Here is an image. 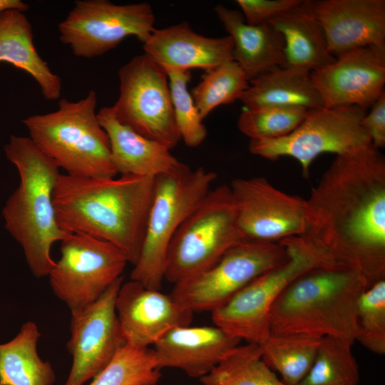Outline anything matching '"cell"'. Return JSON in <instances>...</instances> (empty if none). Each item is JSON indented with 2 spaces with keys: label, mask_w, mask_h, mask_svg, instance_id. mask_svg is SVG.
<instances>
[{
  "label": "cell",
  "mask_w": 385,
  "mask_h": 385,
  "mask_svg": "<svg viewBox=\"0 0 385 385\" xmlns=\"http://www.w3.org/2000/svg\"><path fill=\"white\" fill-rule=\"evenodd\" d=\"M97 117L108 137L117 174L155 178L180 164L170 149L120 123L111 106L101 108Z\"/></svg>",
  "instance_id": "22"
},
{
  "label": "cell",
  "mask_w": 385,
  "mask_h": 385,
  "mask_svg": "<svg viewBox=\"0 0 385 385\" xmlns=\"http://www.w3.org/2000/svg\"><path fill=\"white\" fill-rule=\"evenodd\" d=\"M160 376L153 349L125 344L89 385H156Z\"/></svg>",
  "instance_id": "30"
},
{
  "label": "cell",
  "mask_w": 385,
  "mask_h": 385,
  "mask_svg": "<svg viewBox=\"0 0 385 385\" xmlns=\"http://www.w3.org/2000/svg\"><path fill=\"white\" fill-rule=\"evenodd\" d=\"M118 78L119 96L111 106L115 118L170 150L175 147L181 138L165 70L144 53L121 66Z\"/></svg>",
  "instance_id": "10"
},
{
  "label": "cell",
  "mask_w": 385,
  "mask_h": 385,
  "mask_svg": "<svg viewBox=\"0 0 385 385\" xmlns=\"http://www.w3.org/2000/svg\"><path fill=\"white\" fill-rule=\"evenodd\" d=\"M353 344L335 337L322 338L313 364L298 385H358L360 375Z\"/></svg>",
  "instance_id": "29"
},
{
  "label": "cell",
  "mask_w": 385,
  "mask_h": 385,
  "mask_svg": "<svg viewBox=\"0 0 385 385\" xmlns=\"http://www.w3.org/2000/svg\"><path fill=\"white\" fill-rule=\"evenodd\" d=\"M309 76L324 107L356 106L366 110L384 92L385 45L344 53Z\"/></svg>",
  "instance_id": "16"
},
{
  "label": "cell",
  "mask_w": 385,
  "mask_h": 385,
  "mask_svg": "<svg viewBox=\"0 0 385 385\" xmlns=\"http://www.w3.org/2000/svg\"><path fill=\"white\" fill-rule=\"evenodd\" d=\"M366 113L356 106L310 109L288 135L274 140H250L249 150L270 160L292 158L299 162L302 176L308 178L310 165L319 155H343L372 145L361 125Z\"/></svg>",
  "instance_id": "9"
},
{
  "label": "cell",
  "mask_w": 385,
  "mask_h": 385,
  "mask_svg": "<svg viewBox=\"0 0 385 385\" xmlns=\"http://www.w3.org/2000/svg\"><path fill=\"white\" fill-rule=\"evenodd\" d=\"M229 185L211 189L175 233L164 279L176 284L211 267L244 240Z\"/></svg>",
  "instance_id": "7"
},
{
  "label": "cell",
  "mask_w": 385,
  "mask_h": 385,
  "mask_svg": "<svg viewBox=\"0 0 385 385\" xmlns=\"http://www.w3.org/2000/svg\"><path fill=\"white\" fill-rule=\"evenodd\" d=\"M168 74L175 120L185 144L190 148L200 145L207 136V129L194 103L188 84L189 71H165Z\"/></svg>",
  "instance_id": "34"
},
{
  "label": "cell",
  "mask_w": 385,
  "mask_h": 385,
  "mask_svg": "<svg viewBox=\"0 0 385 385\" xmlns=\"http://www.w3.org/2000/svg\"><path fill=\"white\" fill-rule=\"evenodd\" d=\"M0 62L9 63L31 75L46 100L59 98L61 78L51 71L37 52L32 26L24 12H0Z\"/></svg>",
  "instance_id": "24"
},
{
  "label": "cell",
  "mask_w": 385,
  "mask_h": 385,
  "mask_svg": "<svg viewBox=\"0 0 385 385\" xmlns=\"http://www.w3.org/2000/svg\"><path fill=\"white\" fill-rule=\"evenodd\" d=\"M96 105L97 94L91 90L83 99H60L56 111L22 120L30 139L68 175L109 178L117 174Z\"/></svg>",
  "instance_id": "5"
},
{
  "label": "cell",
  "mask_w": 385,
  "mask_h": 385,
  "mask_svg": "<svg viewBox=\"0 0 385 385\" xmlns=\"http://www.w3.org/2000/svg\"><path fill=\"white\" fill-rule=\"evenodd\" d=\"M214 10L233 42V60L247 81L284 66V43L270 23L250 25L241 12L217 5Z\"/></svg>",
  "instance_id": "21"
},
{
  "label": "cell",
  "mask_w": 385,
  "mask_h": 385,
  "mask_svg": "<svg viewBox=\"0 0 385 385\" xmlns=\"http://www.w3.org/2000/svg\"><path fill=\"white\" fill-rule=\"evenodd\" d=\"M217 178L202 167L180 164L155 177L145 233L130 279L155 289L164 280L169 245L178 228L200 204Z\"/></svg>",
  "instance_id": "6"
},
{
  "label": "cell",
  "mask_w": 385,
  "mask_h": 385,
  "mask_svg": "<svg viewBox=\"0 0 385 385\" xmlns=\"http://www.w3.org/2000/svg\"><path fill=\"white\" fill-rule=\"evenodd\" d=\"M40 337L36 323L29 321L14 338L0 344V385H53L55 371L37 351Z\"/></svg>",
  "instance_id": "26"
},
{
  "label": "cell",
  "mask_w": 385,
  "mask_h": 385,
  "mask_svg": "<svg viewBox=\"0 0 385 385\" xmlns=\"http://www.w3.org/2000/svg\"><path fill=\"white\" fill-rule=\"evenodd\" d=\"M288 257L287 250L280 242L244 240L205 271L175 284L171 295L192 312H211Z\"/></svg>",
  "instance_id": "11"
},
{
  "label": "cell",
  "mask_w": 385,
  "mask_h": 385,
  "mask_svg": "<svg viewBox=\"0 0 385 385\" xmlns=\"http://www.w3.org/2000/svg\"><path fill=\"white\" fill-rule=\"evenodd\" d=\"M307 200L299 236L368 287L385 279V158L373 145L337 155Z\"/></svg>",
  "instance_id": "1"
},
{
  "label": "cell",
  "mask_w": 385,
  "mask_h": 385,
  "mask_svg": "<svg viewBox=\"0 0 385 385\" xmlns=\"http://www.w3.org/2000/svg\"><path fill=\"white\" fill-rule=\"evenodd\" d=\"M248 86L245 73L231 60L206 71L192 90L191 96L204 120L215 108L239 100Z\"/></svg>",
  "instance_id": "31"
},
{
  "label": "cell",
  "mask_w": 385,
  "mask_h": 385,
  "mask_svg": "<svg viewBox=\"0 0 385 385\" xmlns=\"http://www.w3.org/2000/svg\"><path fill=\"white\" fill-rule=\"evenodd\" d=\"M60 252L48 277L53 294L71 315L95 302L122 277L128 263L118 248L85 234H68L61 241Z\"/></svg>",
  "instance_id": "12"
},
{
  "label": "cell",
  "mask_w": 385,
  "mask_h": 385,
  "mask_svg": "<svg viewBox=\"0 0 385 385\" xmlns=\"http://www.w3.org/2000/svg\"><path fill=\"white\" fill-rule=\"evenodd\" d=\"M200 379L210 385H287L265 363L259 345L252 343L235 346Z\"/></svg>",
  "instance_id": "28"
},
{
  "label": "cell",
  "mask_w": 385,
  "mask_h": 385,
  "mask_svg": "<svg viewBox=\"0 0 385 385\" xmlns=\"http://www.w3.org/2000/svg\"><path fill=\"white\" fill-rule=\"evenodd\" d=\"M123 282L122 276L95 302L71 315L70 338L66 347L73 362L64 385H83L125 344L115 306Z\"/></svg>",
  "instance_id": "15"
},
{
  "label": "cell",
  "mask_w": 385,
  "mask_h": 385,
  "mask_svg": "<svg viewBox=\"0 0 385 385\" xmlns=\"http://www.w3.org/2000/svg\"><path fill=\"white\" fill-rule=\"evenodd\" d=\"M229 186L245 240L279 242L304 233L306 200L277 189L264 177L236 178Z\"/></svg>",
  "instance_id": "14"
},
{
  "label": "cell",
  "mask_w": 385,
  "mask_h": 385,
  "mask_svg": "<svg viewBox=\"0 0 385 385\" xmlns=\"http://www.w3.org/2000/svg\"><path fill=\"white\" fill-rule=\"evenodd\" d=\"M322 338L300 334H272L259 347L265 363L287 385H298L309 371Z\"/></svg>",
  "instance_id": "27"
},
{
  "label": "cell",
  "mask_w": 385,
  "mask_h": 385,
  "mask_svg": "<svg viewBox=\"0 0 385 385\" xmlns=\"http://www.w3.org/2000/svg\"><path fill=\"white\" fill-rule=\"evenodd\" d=\"M4 151L19 176L2 210L4 227L21 247L34 276L47 277L55 264L53 245L69 234L58 225L53 200L59 168L29 137L11 135Z\"/></svg>",
  "instance_id": "3"
},
{
  "label": "cell",
  "mask_w": 385,
  "mask_h": 385,
  "mask_svg": "<svg viewBox=\"0 0 385 385\" xmlns=\"http://www.w3.org/2000/svg\"><path fill=\"white\" fill-rule=\"evenodd\" d=\"M144 53L165 71H206L233 60L230 36L207 37L194 31L186 21L156 29L143 43Z\"/></svg>",
  "instance_id": "20"
},
{
  "label": "cell",
  "mask_w": 385,
  "mask_h": 385,
  "mask_svg": "<svg viewBox=\"0 0 385 385\" xmlns=\"http://www.w3.org/2000/svg\"><path fill=\"white\" fill-rule=\"evenodd\" d=\"M328 50L337 58L349 51L385 45L384 0L312 1Z\"/></svg>",
  "instance_id": "18"
},
{
  "label": "cell",
  "mask_w": 385,
  "mask_h": 385,
  "mask_svg": "<svg viewBox=\"0 0 385 385\" xmlns=\"http://www.w3.org/2000/svg\"><path fill=\"white\" fill-rule=\"evenodd\" d=\"M366 288L364 279L347 268L311 269L289 283L273 304L271 333L332 337L354 344L358 301Z\"/></svg>",
  "instance_id": "4"
},
{
  "label": "cell",
  "mask_w": 385,
  "mask_h": 385,
  "mask_svg": "<svg viewBox=\"0 0 385 385\" xmlns=\"http://www.w3.org/2000/svg\"><path fill=\"white\" fill-rule=\"evenodd\" d=\"M154 24L153 9L146 2L120 5L108 0H78L58 28L60 41L76 56L91 58L130 36L143 43Z\"/></svg>",
  "instance_id": "13"
},
{
  "label": "cell",
  "mask_w": 385,
  "mask_h": 385,
  "mask_svg": "<svg viewBox=\"0 0 385 385\" xmlns=\"http://www.w3.org/2000/svg\"><path fill=\"white\" fill-rule=\"evenodd\" d=\"M115 311L125 344L150 348L173 327L190 325L193 314L170 294L138 282H123Z\"/></svg>",
  "instance_id": "17"
},
{
  "label": "cell",
  "mask_w": 385,
  "mask_h": 385,
  "mask_svg": "<svg viewBox=\"0 0 385 385\" xmlns=\"http://www.w3.org/2000/svg\"><path fill=\"white\" fill-rule=\"evenodd\" d=\"M282 36L284 66L304 73L319 69L336 59L328 50L323 29L315 17L311 0L270 20Z\"/></svg>",
  "instance_id": "23"
},
{
  "label": "cell",
  "mask_w": 385,
  "mask_h": 385,
  "mask_svg": "<svg viewBox=\"0 0 385 385\" xmlns=\"http://www.w3.org/2000/svg\"><path fill=\"white\" fill-rule=\"evenodd\" d=\"M361 125L376 148L385 147V91L371 106L369 113H366Z\"/></svg>",
  "instance_id": "36"
},
{
  "label": "cell",
  "mask_w": 385,
  "mask_h": 385,
  "mask_svg": "<svg viewBox=\"0 0 385 385\" xmlns=\"http://www.w3.org/2000/svg\"><path fill=\"white\" fill-rule=\"evenodd\" d=\"M155 179L60 174L53 195L58 225L67 233L85 234L111 243L134 265L145 233Z\"/></svg>",
  "instance_id": "2"
},
{
  "label": "cell",
  "mask_w": 385,
  "mask_h": 385,
  "mask_svg": "<svg viewBox=\"0 0 385 385\" xmlns=\"http://www.w3.org/2000/svg\"><path fill=\"white\" fill-rule=\"evenodd\" d=\"M202 385H210V384H202Z\"/></svg>",
  "instance_id": "38"
},
{
  "label": "cell",
  "mask_w": 385,
  "mask_h": 385,
  "mask_svg": "<svg viewBox=\"0 0 385 385\" xmlns=\"http://www.w3.org/2000/svg\"><path fill=\"white\" fill-rule=\"evenodd\" d=\"M307 111L298 107L245 108L237 126L250 140H274L292 132L302 122Z\"/></svg>",
  "instance_id": "32"
},
{
  "label": "cell",
  "mask_w": 385,
  "mask_h": 385,
  "mask_svg": "<svg viewBox=\"0 0 385 385\" xmlns=\"http://www.w3.org/2000/svg\"><path fill=\"white\" fill-rule=\"evenodd\" d=\"M241 340L217 326L175 327L153 345L158 366L175 368L188 376L208 374Z\"/></svg>",
  "instance_id": "19"
},
{
  "label": "cell",
  "mask_w": 385,
  "mask_h": 385,
  "mask_svg": "<svg viewBox=\"0 0 385 385\" xmlns=\"http://www.w3.org/2000/svg\"><path fill=\"white\" fill-rule=\"evenodd\" d=\"M29 5L21 0H0V12L6 10L25 12L29 10Z\"/></svg>",
  "instance_id": "37"
},
{
  "label": "cell",
  "mask_w": 385,
  "mask_h": 385,
  "mask_svg": "<svg viewBox=\"0 0 385 385\" xmlns=\"http://www.w3.org/2000/svg\"><path fill=\"white\" fill-rule=\"evenodd\" d=\"M279 242L287 250V260L256 277L211 312L215 326L247 343L259 345L270 336L271 309L289 283L311 269L333 266L300 237Z\"/></svg>",
  "instance_id": "8"
},
{
  "label": "cell",
  "mask_w": 385,
  "mask_h": 385,
  "mask_svg": "<svg viewBox=\"0 0 385 385\" xmlns=\"http://www.w3.org/2000/svg\"><path fill=\"white\" fill-rule=\"evenodd\" d=\"M356 341L377 355L385 354V279L361 294L357 304Z\"/></svg>",
  "instance_id": "33"
},
{
  "label": "cell",
  "mask_w": 385,
  "mask_h": 385,
  "mask_svg": "<svg viewBox=\"0 0 385 385\" xmlns=\"http://www.w3.org/2000/svg\"><path fill=\"white\" fill-rule=\"evenodd\" d=\"M239 100L245 108L324 107L309 73L287 67L277 68L249 82Z\"/></svg>",
  "instance_id": "25"
},
{
  "label": "cell",
  "mask_w": 385,
  "mask_h": 385,
  "mask_svg": "<svg viewBox=\"0 0 385 385\" xmlns=\"http://www.w3.org/2000/svg\"><path fill=\"white\" fill-rule=\"evenodd\" d=\"M303 0H237L247 24L260 25L299 5Z\"/></svg>",
  "instance_id": "35"
}]
</instances>
